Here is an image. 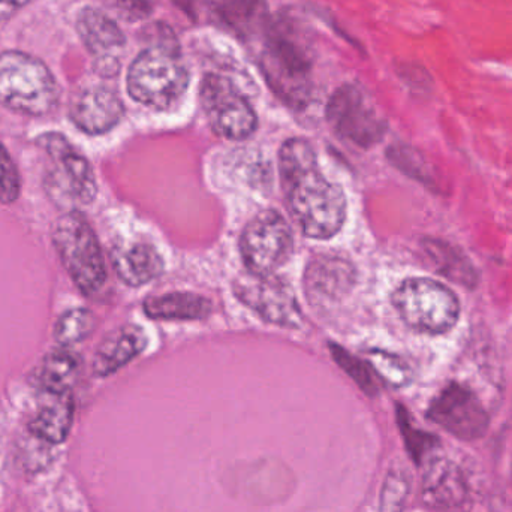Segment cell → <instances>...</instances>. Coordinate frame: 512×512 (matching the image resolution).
Wrapping results in <instances>:
<instances>
[{"instance_id": "cell-1", "label": "cell", "mask_w": 512, "mask_h": 512, "mask_svg": "<svg viewBox=\"0 0 512 512\" xmlns=\"http://www.w3.org/2000/svg\"><path fill=\"white\" fill-rule=\"evenodd\" d=\"M279 170L286 206L301 231L316 240L336 236L345 224V192L321 173L313 147L303 138L285 141Z\"/></svg>"}, {"instance_id": "cell-2", "label": "cell", "mask_w": 512, "mask_h": 512, "mask_svg": "<svg viewBox=\"0 0 512 512\" xmlns=\"http://www.w3.org/2000/svg\"><path fill=\"white\" fill-rule=\"evenodd\" d=\"M261 69L273 92L291 107L301 108L312 96V50L297 20L270 18L264 32Z\"/></svg>"}, {"instance_id": "cell-3", "label": "cell", "mask_w": 512, "mask_h": 512, "mask_svg": "<svg viewBox=\"0 0 512 512\" xmlns=\"http://www.w3.org/2000/svg\"><path fill=\"white\" fill-rule=\"evenodd\" d=\"M51 242L63 268L84 295L101 291L107 282V264L95 231L77 210L54 221Z\"/></svg>"}, {"instance_id": "cell-4", "label": "cell", "mask_w": 512, "mask_h": 512, "mask_svg": "<svg viewBox=\"0 0 512 512\" xmlns=\"http://www.w3.org/2000/svg\"><path fill=\"white\" fill-rule=\"evenodd\" d=\"M60 90L50 69L21 53L0 54V104L26 116H47L59 102Z\"/></svg>"}, {"instance_id": "cell-5", "label": "cell", "mask_w": 512, "mask_h": 512, "mask_svg": "<svg viewBox=\"0 0 512 512\" xmlns=\"http://www.w3.org/2000/svg\"><path fill=\"white\" fill-rule=\"evenodd\" d=\"M188 69L176 47L147 48L128 72V92L135 101L155 110H168L186 93Z\"/></svg>"}, {"instance_id": "cell-6", "label": "cell", "mask_w": 512, "mask_h": 512, "mask_svg": "<svg viewBox=\"0 0 512 512\" xmlns=\"http://www.w3.org/2000/svg\"><path fill=\"white\" fill-rule=\"evenodd\" d=\"M393 304L400 318L421 333H448L459 321L457 295L448 286L426 277L400 283L394 291Z\"/></svg>"}, {"instance_id": "cell-7", "label": "cell", "mask_w": 512, "mask_h": 512, "mask_svg": "<svg viewBox=\"0 0 512 512\" xmlns=\"http://www.w3.org/2000/svg\"><path fill=\"white\" fill-rule=\"evenodd\" d=\"M294 248L291 227L276 210L258 213L243 230L240 252L249 273L268 276L282 267Z\"/></svg>"}, {"instance_id": "cell-8", "label": "cell", "mask_w": 512, "mask_h": 512, "mask_svg": "<svg viewBox=\"0 0 512 512\" xmlns=\"http://www.w3.org/2000/svg\"><path fill=\"white\" fill-rule=\"evenodd\" d=\"M200 99L209 125L219 137L245 140L254 134L258 123L254 108L228 78L206 75L201 83Z\"/></svg>"}, {"instance_id": "cell-9", "label": "cell", "mask_w": 512, "mask_h": 512, "mask_svg": "<svg viewBox=\"0 0 512 512\" xmlns=\"http://www.w3.org/2000/svg\"><path fill=\"white\" fill-rule=\"evenodd\" d=\"M327 120L337 135L364 149L378 143L387 131V122L369 96L354 84L334 92L327 105Z\"/></svg>"}, {"instance_id": "cell-10", "label": "cell", "mask_w": 512, "mask_h": 512, "mask_svg": "<svg viewBox=\"0 0 512 512\" xmlns=\"http://www.w3.org/2000/svg\"><path fill=\"white\" fill-rule=\"evenodd\" d=\"M234 295L259 318L279 327L298 328L303 324V313L294 291L274 274H240L233 283Z\"/></svg>"}, {"instance_id": "cell-11", "label": "cell", "mask_w": 512, "mask_h": 512, "mask_svg": "<svg viewBox=\"0 0 512 512\" xmlns=\"http://www.w3.org/2000/svg\"><path fill=\"white\" fill-rule=\"evenodd\" d=\"M38 144L54 164V176L48 179V185L59 192L60 198L83 206L92 204L98 195V183L89 159L57 132L42 134Z\"/></svg>"}, {"instance_id": "cell-12", "label": "cell", "mask_w": 512, "mask_h": 512, "mask_svg": "<svg viewBox=\"0 0 512 512\" xmlns=\"http://www.w3.org/2000/svg\"><path fill=\"white\" fill-rule=\"evenodd\" d=\"M427 418L462 441H478L489 430L490 418L474 391L459 382L448 384L430 403Z\"/></svg>"}, {"instance_id": "cell-13", "label": "cell", "mask_w": 512, "mask_h": 512, "mask_svg": "<svg viewBox=\"0 0 512 512\" xmlns=\"http://www.w3.org/2000/svg\"><path fill=\"white\" fill-rule=\"evenodd\" d=\"M424 465L423 496L427 504L441 512H469L471 489L462 468L436 453Z\"/></svg>"}, {"instance_id": "cell-14", "label": "cell", "mask_w": 512, "mask_h": 512, "mask_svg": "<svg viewBox=\"0 0 512 512\" xmlns=\"http://www.w3.org/2000/svg\"><path fill=\"white\" fill-rule=\"evenodd\" d=\"M77 29L81 41L95 57L96 71L107 77L116 74L126 42L120 27L105 12L86 8L78 15Z\"/></svg>"}, {"instance_id": "cell-15", "label": "cell", "mask_w": 512, "mask_h": 512, "mask_svg": "<svg viewBox=\"0 0 512 512\" xmlns=\"http://www.w3.org/2000/svg\"><path fill=\"white\" fill-rule=\"evenodd\" d=\"M122 99L107 86H90L71 101L69 117L80 131L89 135L107 134L122 120Z\"/></svg>"}, {"instance_id": "cell-16", "label": "cell", "mask_w": 512, "mask_h": 512, "mask_svg": "<svg viewBox=\"0 0 512 512\" xmlns=\"http://www.w3.org/2000/svg\"><path fill=\"white\" fill-rule=\"evenodd\" d=\"M355 283V268L348 259L321 255L313 259L304 274L307 298L313 304H331L349 294Z\"/></svg>"}, {"instance_id": "cell-17", "label": "cell", "mask_w": 512, "mask_h": 512, "mask_svg": "<svg viewBox=\"0 0 512 512\" xmlns=\"http://www.w3.org/2000/svg\"><path fill=\"white\" fill-rule=\"evenodd\" d=\"M207 8L215 23L243 39L264 33L270 21L265 0H207Z\"/></svg>"}, {"instance_id": "cell-18", "label": "cell", "mask_w": 512, "mask_h": 512, "mask_svg": "<svg viewBox=\"0 0 512 512\" xmlns=\"http://www.w3.org/2000/svg\"><path fill=\"white\" fill-rule=\"evenodd\" d=\"M147 336L138 325H123L111 331L93 357V375L108 378L131 363L147 346Z\"/></svg>"}, {"instance_id": "cell-19", "label": "cell", "mask_w": 512, "mask_h": 512, "mask_svg": "<svg viewBox=\"0 0 512 512\" xmlns=\"http://www.w3.org/2000/svg\"><path fill=\"white\" fill-rule=\"evenodd\" d=\"M111 262L119 279L132 288L152 282L164 271V259L150 243H120L111 251Z\"/></svg>"}, {"instance_id": "cell-20", "label": "cell", "mask_w": 512, "mask_h": 512, "mask_svg": "<svg viewBox=\"0 0 512 512\" xmlns=\"http://www.w3.org/2000/svg\"><path fill=\"white\" fill-rule=\"evenodd\" d=\"M75 402L72 391H42L41 402L29 429L36 438L48 444H62L71 433Z\"/></svg>"}, {"instance_id": "cell-21", "label": "cell", "mask_w": 512, "mask_h": 512, "mask_svg": "<svg viewBox=\"0 0 512 512\" xmlns=\"http://www.w3.org/2000/svg\"><path fill=\"white\" fill-rule=\"evenodd\" d=\"M144 313L152 319L162 321H197L206 319L212 313L209 298L194 292H167L147 297L143 304Z\"/></svg>"}, {"instance_id": "cell-22", "label": "cell", "mask_w": 512, "mask_h": 512, "mask_svg": "<svg viewBox=\"0 0 512 512\" xmlns=\"http://www.w3.org/2000/svg\"><path fill=\"white\" fill-rule=\"evenodd\" d=\"M424 249L432 264L435 265L436 271H439L442 276L465 288L474 289L477 286L478 273L474 264L456 246L441 240H427Z\"/></svg>"}, {"instance_id": "cell-23", "label": "cell", "mask_w": 512, "mask_h": 512, "mask_svg": "<svg viewBox=\"0 0 512 512\" xmlns=\"http://www.w3.org/2000/svg\"><path fill=\"white\" fill-rule=\"evenodd\" d=\"M80 367V357L68 348L60 346L56 351H51L42 361L41 372H39L41 390L54 391V393L72 391V385L77 381Z\"/></svg>"}, {"instance_id": "cell-24", "label": "cell", "mask_w": 512, "mask_h": 512, "mask_svg": "<svg viewBox=\"0 0 512 512\" xmlns=\"http://www.w3.org/2000/svg\"><path fill=\"white\" fill-rule=\"evenodd\" d=\"M96 327V318L89 309L77 307V309L68 310L57 318L54 324V340L62 348H71L84 342L87 337L92 336Z\"/></svg>"}, {"instance_id": "cell-25", "label": "cell", "mask_w": 512, "mask_h": 512, "mask_svg": "<svg viewBox=\"0 0 512 512\" xmlns=\"http://www.w3.org/2000/svg\"><path fill=\"white\" fill-rule=\"evenodd\" d=\"M397 423L409 456L417 465H424L436 453V448H439V439L414 427L403 406H397Z\"/></svg>"}, {"instance_id": "cell-26", "label": "cell", "mask_w": 512, "mask_h": 512, "mask_svg": "<svg viewBox=\"0 0 512 512\" xmlns=\"http://www.w3.org/2000/svg\"><path fill=\"white\" fill-rule=\"evenodd\" d=\"M330 351L337 366L360 387L361 391H364L367 396H376L379 393V379L381 378L370 364L349 354L342 346L334 345V343H331Z\"/></svg>"}, {"instance_id": "cell-27", "label": "cell", "mask_w": 512, "mask_h": 512, "mask_svg": "<svg viewBox=\"0 0 512 512\" xmlns=\"http://www.w3.org/2000/svg\"><path fill=\"white\" fill-rule=\"evenodd\" d=\"M370 366L375 369L379 378L393 385H405L411 378L408 366L399 357L388 352H370Z\"/></svg>"}, {"instance_id": "cell-28", "label": "cell", "mask_w": 512, "mask_h": 512, "mask_svg": "<svg viewBox=\"0 0 512 512\" xmlns=\"http://www.w3.org/2000/svg\"><path fill=\"white\" fill-rule=\"evenodd\" d=\"M21 192V179L14 159L0 143V203L12 204Z\"/></svg>"}, {"instance_id": "cell-29", "label": "cell", "mask_w": 512, "mask_h": 512, "mask_svg": "<svg viewBox=\"0 0 512 512\" xmlns=\"http://www.w3.org/2000/svg\"><path fill=\"white\" fill-rule=\"evenodd\" d=\"M409 483L403 475H391L382 493V512H400L408 498Z\"/></svg>"}, {"instance_id": "cell-30", "label": "cell", "mask_w": 512, "mask_h": 512, "mask_svg": "<svg viewBox=\"0 0 512 512\" xmlns=\"http://www.w3.org/2000/svg\"><path fill=\"white\" fill-rule=\"evenodd\" d=\"M107 3L125 20L138 21L155 11L158 0H107Z\"/></svg>"}, {"instance_id": "cell-31", "label": "cell", "mask_w": 512, "mask_h": 512, "mask_svg": "<svg viewBox=\"0 0 512 512\" xmlns=\"http://www.w3.org/2000/svg\"><path fill=\"white\" fill-rule=\"evenodd\" d=\"M393 155H396V158L393 159H396L397 165L403 168L406 173L411 174V176L421 180V182H432L429 179V173H426L424 162L418 158L417 153L412 152L408 147H393Z\"/></svg>"}, {"instance_id": "cell-32", "label": "cell", "mask_w": 512, "mask_h": 512, "mask_svg": "<svg viewBox=\"0 0 512 512\" xmlns=\"http://www.w3.org/2000/svg\"><path fill=\"white\" fill-rule=\"evenodd\" d=\"M29 0H0V21L14 15L18 9L23 8Z\"/></svg>"}, {"instance_id": "cell-33", "label": "cell", "mask_w": 512, "mask_h": 512, "mask_svg": "<svg viewBox=\"0 0 512 512\" xmlns=\"http://www.w3.org/2000/svg\"><path fill=\"white\" fill-rule=\"evenodd\" d=\"M173 2L176 3L177 8L182 9L186 14H194L195 2H197V0H173Z\"/></svg>"}]
</instances>
